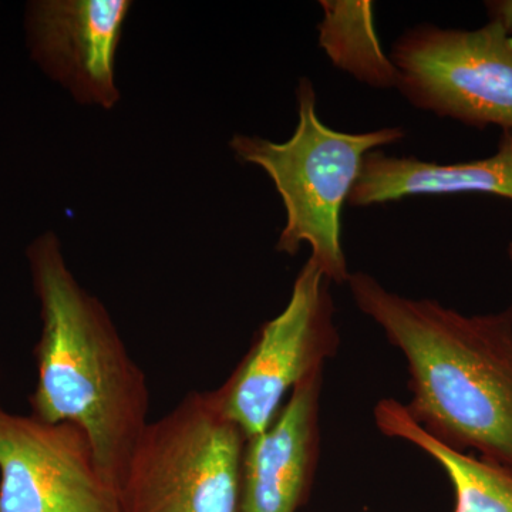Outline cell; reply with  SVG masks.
I'll use <instances>...</instances> for the list:
<instances>
[{"mask_svg":"<svg viewBox=\"0 0 512 512\" xmlns=\"http://www.w3.org/2000/svg\"><path fill=\"white\" fill-rule=\"evenodd\" d=\"M0 512H121L87 434L0 404Z\"/></svg>","mask_w":512,"mask_h":512,"instance_id":"52a82bcc","label":"cell"},{"mask_svg":"<svg viewBox=\"0 0 512 512\" xmlns=\"http://www.w3.org/2000/svg\"><path fill=\"white\" fill-rule=\"evenodd\" d=\"M298 126L284 143L235 134L229 148L242 164L262 168L274 181L286 211L276 251L298 254L311 247V259L330 284H348L342 247V211L355 187L366 154L399 143L400 127L365 133L333 130L319 119L315 87L302 77L296 87Z\"/></svg>","mask_w":512,"mask_h":512,"instance_id":"3957f363","label":"cell"},{"mask_svg":"<svg viewBox=\"0 0 512 512\" xmlns=\"http://www.w3.org/2000/svg\"><path fill=\"white\" fill-rule=\"evenodd\" d=\"M248 437L211 392H191L138 437L117 493L121 512H239Z\"/></svg>","mask_w":512,"mask_h":512,"instance_id":"277c9868","label":"cell"},{"mask_svg":"<svg viewBox=\"0 0 512 512\" xmlns=\"http://www.w3.org/2000/svg\"><path fill=\"white\" fill-rule=\"evenodd\" d=\"M377 430L413 444L433 458L453 485L454 512H512V473L471 453H461L424 433L404 404L382 399L373 410Z\"/></svg>","mask_w":512,"mask_h":512,"instance_id":"8fae6325","label":"cell"},{"mask_svg":"<svg viewBox=\"0 0 512 512\" xmlns=\"http://www.w3.org/2000/svg\"><path fill=\"white\" fill-rule=\"evenodd\" d=\"M508 258H510L512 264V242L510 245H508Z\"/></svg>","mask_w":512,"mask_h":512,"instance_id":"5bb4252c","label":"cell"},{"mask_svg":"<svg viewBox=\"0 0 512 512\" xmlns=\"http://www.w3.org/2000/svg\"><path fill=\"white\" fill-rule=\"evenodd\" d=\"M319 46L333 66L373 89H397L399 72L384 53L369 0H320Z\"/></svg>","mask_w":512,"mask_h":512,"instance_id":"7c38bea8","label":"cell"},{"mask_svg":"<svg viewBox=\"0 0 512 512\" xmlns=\"http://www.w3.org/2000/svg\"><path fill=\"white\" fill-rule=\"evenodd\" d=\"M28 259L42 320L30 416L82 429L117 490L150 423L146 373L103 303L74 278L55 234L40 235Z\"/></svg>","mask_w":512,"mask_h":512,"instance_id":"7a4b0ae2","label":"cell"},{"mask_svg":"<svg viewBox=\"0 0 512 512\" xmlns=\"http://www.w3.org/2000/svg\"><path fill=\"white\" fill-rule=\"evenodd\" d=\"M323 372L296 386L271 426L248 439L239 512H298L320 458Z\"/></svg>","mask_w":512,"mask_h":512,"instance_id":"9c48e42d","label":"cell"},{"mask_svg":"<svg viewBox=\"0 0 512 512\" xmlns=\"http://www.w3.org/2000/svg\"><path fill=\"white\" fill-rule=\"evenodd\" d=\"M128 0H42L32 3L28 32L33 59L82 104L110 110L120 100L117 46Z\"/></svg>","mask_w":512,"mask_h":512,"instance_id":"ba28073f","label":"cell"},{"mask_svg":"<svg viewBox=\"0 0 512 512\" xmlns=\"http://www.w3.org/2000/svg\"><path fill=\"white\" fill-rule=\"evenodd\" d=\"M348 285L359 311L404 357L412 393L404 409L414 423L512 473V303L464 315L389 291L366 272L350 274Z\"/></svg>","mask_w":512,"mask_h":512,"instance_id":"6da1fadb","label":"cell"},{"mask_svg":"<svg viewBox=\"0 0 512 512\" xmlns=\"http://www.w3.org/2000/svg\"><path fill=\"white\" fill-rule=\"evenodd\" d=\"M330 285L309 258L296 275L284 311L259 328L241 362L211 392L218 409L248 439L268 429L286 396L338 355L340 335Z\"/></svg>","mask_w":512,"mask_h":512,"instance_id":"5b68a950","label":"cell"},{"mask_svg":"<svg viewBox=\"0 0 512 512\" xmlns=\"http://www.w3.org/2000/svg\"><path fill=\"white\" fill-rule=\"evenodd\" d=\"M451 194H490L512 201V131H504L493 156L467 163H430L370 151L348 204L370 207L416 195Z\"/></svg>","mask_w":512,"mask_h":512,"instance_id":"30bf717a","label":"cell"},{"mask_svg":"<svg viewBox=\"0 0 512 512\" xmlns=\"http://www.w3.org/2000/svg\"><path fill=\"white\" fill-rule=\"evenodd\" d=\"M485 5L490 15V22L500 25L505 33L512 37V0H494Z\"/></svg>","mask_w":512,"mask_h":512,"instance_id":"4fadbf2b","label":"cell"},{"mask_svg":"<svg viewBox=\"0 0 512 512\" xmlns=\"http://www.w3.org/2000/svg\"><path fill=\"white\" fill-rule=\"evenodd\" d=\"M390 59L397 90L416 109L512 131V37L497 23L474 30L416 26L394 42Z\"/></svg>","mask_w":512,"mask_h":512,"instance_id":"8992f818","label":"cell"}]
</instances>
